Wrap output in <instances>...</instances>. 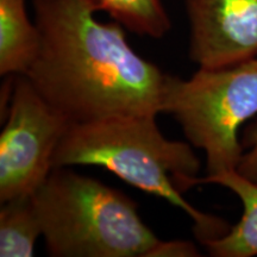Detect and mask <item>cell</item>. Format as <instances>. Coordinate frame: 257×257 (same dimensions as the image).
Segmentation results:
<instances>
[{
    "instance_id": "obj_10",
    "label": "cell",
    "mask_w": 257,
    "mask_h": 257,
    "mask_svg": "<svg viewBox=\"0 0 257 257\" xmlns=\"http://www.w3.org/2000/svg\"><path fill=\"white\" fill-rule=\"evenodd\" d=\"M95 12L108 14L112 19L133 34L162 38L172 28L161 0H87Z\"/></svg>"
},
{
    "instance_id": "obj_9",
    "label": "cell",
    "mask_w": 257,
    "mask_h": 257,
    "mask_svg": "<svg viewBox=\"0 0 257 257\" xmlns=\"http://www.w3.org/2000/svg\"><path fill=\"white\" fill-rule=\"evenodd\" d=\"M42 226L31 195L2 202L0 256L31 257Z\"/></svg>"
},
{
    "instance_id": "obj_4",
    "label": "cell",
    "mask_w": 257,
    "mask_h": 257,
    "mask_svg": "<svg viewBox=\"0 0 257 257\" xmlns=\"http://www.w3.org/2000/svg\"><path fill=\"white\" fill-rule=\"evenodd\" d=\"M161 113H169L189 144L206 155L207 176L237 170L238 131L257 114V57L223 68H200L191 79L168 75Z\"/></svg>"
},
{
    "instance_id": "obj_5",
    "label": "cell",
    "mask_w": 257,
    "mask_h": 257,
    "mask_svg": "<svg viewBox=\"0 0 257 257\" xmlns=\"http://www.w3.org/2000/svg\"><path fill=\"white\" fill-rule=\"evenodd\" d=\"M69 125L27 76L15 75L0 135V201L36 192L54 169V156Z\"/></svg>"
},
{
    "instance_id": "obj_7",
    "label": "cell",
    "mask_w": 257,
    "mask_h": 257,
    "mask_svg": "<svg viewBox=\"0 0 257 257\" xmlns=\"http://www.w3.org/2000/svg\"><path fill=\"white\" fill-rule=\"evenodd\" d=\"M214 184L230 189L243 205L240 220L219 238L205 244L214 257L257 256V184L239 174L237 170L218 175L197 178L195 186Z\"/></svg>"
},
{
    "instance_id": "obj_11",
    "label": "cell",
    "mask_w": 257,
    "mask_h": 257,
    "mask_svg": "<svg viewBox=\"0 0 257 257\" xmlns=\"http://www.w3.org/2000/svg\"><path fill=\"white\" fill-rule=\"evenodd\" d=\"M200 256L195 244L186 240L161 242L150 251L148 257H195Z\"/></svg>"
},
{
    "instance_id": "obj_6",
    "label": "cell",
    "mask_w": 257,
    "mask_h": 257,
    "mask_svg": "<svg viewBox=\"0 0 257 257\" xmlns=\"http://www.w3.org/2000/svg\"><path fill=\"white\" fill-rule=\"evenodd\" d=\"M189 56L200 68L257 57V0H185Z\"/></svg>"
},
{
    "instance_id": "obj_3",
    "label": "cell",
    "mask_w": 257,
    "mask_h": 257,
    "mask_svg": "<svg viewBox=\"0 0 257 257\" xmlns=\"http://www.w3.org/2000/svg\"><path fill=\"white\" fill-rule=\"evenodd\" d=\"M54 257H148L161 242L123 192L68 167L54 168L32 193Z\"/></svg>"
},
{
    "instance_id": "obj_8",
    "label": "cell",
    "mask_w": 257,
    "mask_h": 257,
    "mask_svg": "<svg viewBox=\"0 0 257 257\" xmlns=\"http://www.w3.org/2000/svg\"><path fill=\"white\" fill-rule=\"evenodd\" d=\"M40 48V31L25 0H0V74L24 75Z\"/></svg>"
},
{
    "instance_id": "obj_1",
    "label": "cell",
    "mask_w": 257,
    "mask_h": 257,
    "mask_svg": "<svg viewBox=\"0 0 257 257\" xmlns=\"http://www.w3.org/2000/svg\"><path fill=\"white\" fill-rule=\"evenodd\" d=\"M40 48L24 74L70 124L161 113L169 74L138 55L124 28L87 0H32Z\"/></svg>"
},
{
    "instance_id": "obj_2",
    "label": "cell",
    "mask_w": 257,
    "mask_h": 257,
    "mask_svg": "<svg viewBox=\"0 0 257 257\" xmlns=\"http://www.w3.org/2000/svg\"><path fill=\"white\" fill-rule=\"evenodd\" d=\"M73 166L102 167L126 184L165 199L191 218L204 245L230 230L223 219L199 211L181 195L195 187L200 160L191 144L167 140L156 115L70 124L56 149L54 168Z\"/></svg>"
},
{
    "instance_id": "obj_12",
    "label": "cell",
    "mask_w": 257,
    "mask_h": 257,
    "mask_svg": "<svg viewBox=\"0 0 257 257\" xmlns=\"http://www.w3.org/2000/svg\"><path fill=\"white\" fill-rule=\"evenodd\" d=\"M237 172L257 184V133L253 137L250 150L246 154H243Z\"/></svg>"
}]
</instances>
